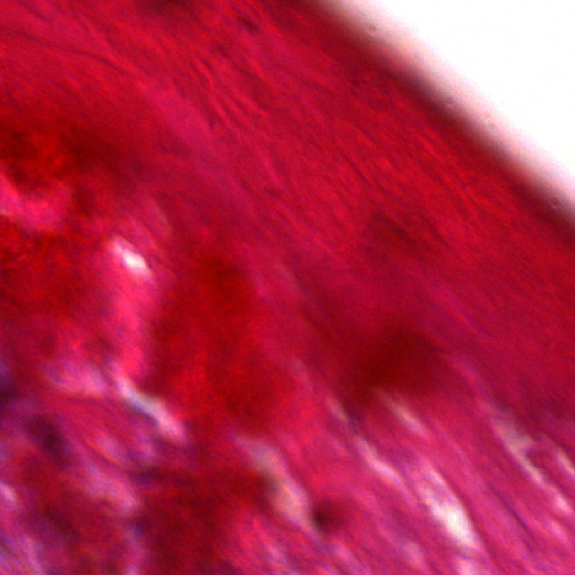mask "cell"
<instances>
[{
    "mask_svg": "<svg viewBox=\"0 0 575 575\" xmlns=\"http://www.w3.org/2000/svg\"><path fill=\"white\" fill-rule=\"evenodd\" d=\"M435 363L436 356L431 345L412 336L399 335L383 346L370 373L372 382L389 381L419 387Z\"/></svg>",
    "mask_w": 575,
    "mask_h": 575,
    "instance_id": "cell-1",
    "label": "cell"
},
{
    "mask_svg": "<svg viewBox=\"0 0 575 575\" xmlns=\"http://www.w3.org/2000/svg\"><path fill=\"white\" fill-rule=\"evenodd\" d=\"M27 437L40 448L46 458L57 466H65L70 462V447L62 431L51 420L42 416H33L24 425Z\"/></svg>",
    "mask_w": 575,
    "mask_h": 575,
    "instance_id": "cell-2",
    "label": "cell"
},
{
    "mask_svg": "<svg viewBox=\"0 0 575 575\" xmlns=\"http://www.w3.org/2000/svg\"><path fill=\"white\" fill-rule=\"evenodd\" d=\"M313 522L321 532H331L338 530L340 517L338 509L331 503H321L313 511Z\"/></svg>",
    "mask_w": 575,
    "mask_h": 575,
    "instance_id": "cell-3",
    "label": "cell"
},
{
    "mask_svg": "<svg viewBox=\"0 0 575 575\" xmlns=\"http://www.w3.org/2000/svg\"><path fill=\"white\" fill-rule=\"evenodd\" d=\"M17 391L11 385V381L6 377H0V424L3 421L6 410L9 409V404L16 398Z\"/></svg>",
    "mask_w": 575,
    "mask_h": 575,
    "instance_id": "cell-4",
    "label": "cell"
},
{
    "mask_svg": "<svg viewBox=\"0 0 575 575\" xmlns=\"http://www.w3.org/2000/svg\"><path fill=\"white\" fill-rule=\"evenodd\" d=\"M46 516H48V520H50L54 530H57L60 536L67 538V539H71L73 537L72 526L58 511H48V512H46Z\"/></svg>",
    "mask_w": 575,
    "mask_h": 575,
    "instance_id": "cell-5",
    "label": "cell"
}]
</instances>
